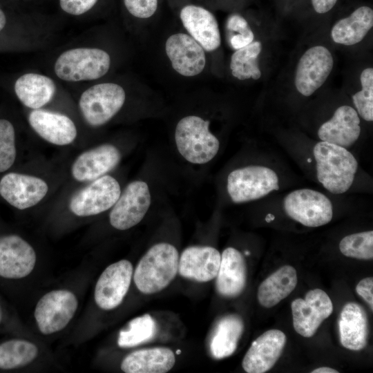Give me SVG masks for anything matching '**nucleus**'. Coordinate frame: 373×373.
<instances>
[{"label":"nucleus","instance_id":"obj_28","mask_svg":"<svg viewBox=\"0 0 373 373\" xmlns=\"http://www.w3.org/2000/svg\"><path fill=\"white\" fill-rule=\"evenodd\" d=\"M298 282L296 270L290 265L280 267L259 286L258 300L260 305L271 308L287 297Z\"/></svg>","mask_w":373,"mask_h":373},{"label":"nucleus","instance_id":"obj_40","mask_svg":"<svg viewBox=\"0 0 373 373\" xmlns=\"http://www.w3.org/2000/svg\"><path fill=\"white\" fill-rule=\"evenodd\" d=\"M337 0H312L314 10L320 14L329 11L336 4Z\"/></svg>","mask_w":373,"mask_h":373},{"label":"nucleus","instance_id":"obj_8","mask_svg":"<svg viewBox=\"0 0 373 373\" xmlns=\"http://www.w3.org/2000/svg\"><path fill=\"white\" fill-rule=\"evenodd\" d=\"M77 306L75 295L68 290L48 292L39 299L35 309L39 331L48 335L63 329L73 317Z\"/></svg>","mask_w":373,"mask_h":373},{"label":"nucleus","instance_id":"obj_39","mask_svg":"<svg viewBox=\"0 0 373 373\" xmlns=\"http://www.w3.org/2000/svg\"><path fill=\"white\" fill-rule=\"evenodd\" d=\"M356 293L363 298L373 309V278L367 277L358 282L356 287Z\"/></svg>","mask_w":373,"mask_h":373},{"label":"nucleus","instance_id":"obj_16","mask_svg":"<svg viewBox=\"0 0 373 373\" xmlns=\"http://www.w3.org/2000/svg\"><path fill=\"white\" fill-rule=\"evenodd\" d=\"M36 263L32 247L17 235L0 236V276L19 279L29 275Z\"/></svg>","mask_w":373,"mask_h":373},{"label":"nucleus","instance_id":"obj_34","mask_svg":"<svg viewBox=\"0 0 373 373\" xmlns=\"http://www.w3.org/2000/svg\"><path fill=\"white\" fill-rule=\"evenodd\" d=\"M361 90L352 96L357 113L366 121L373 120V69H364L360 77Z\"/></svg>","mask_w":373,"mask_h":373},{"label":"nucleus","instance_id":"obj_1","mask_svg":"<svg viewBox=\"0 0 373 373\" xmlns=\"http://www.w3.org/2000/svg\"><path fill=\"white\" fill-rule=\"evenodd\" d=\"M179 254L166 242L152 246L140 260L133 273L137 289L152 294L166 288L175 278L178 270Z\"/></svg>","mask_w":373,"mask_h":373},{"label":"nucleus","instance_id":"obj_36","mask_svg":"<svg viewBox=\"0 0 373 373\" xmlns=\"http://www.w3.org/2000/svg\"><path fill=\"white\" fill-rule=\"evenodd\" d=\"M229 32V41L231 46L236 50L243 48L254 39V34L247 20L238 14L230 15L226 25Z\"/></svg>","mask_w":373,"mask_h":373},{"label":"nucleus","instance_id":"obj_37","mask_svg":"<svg viewBox=\"0 0 373 373\" xmlns=\"http://www.w3.org/2000/svg\"><path fill=\"white\" fill-rule=\"evenodd\" d=\"M124 6L132 17L146 19L153 17L158 9L159 0H122Z\"/></svg>","mask_w":373,"mask_h":373},{"label":"nucleus","instance_id":"obj_19","mask_svg":"<svg viewBox=\"0 0 373 373\" xmlns=\"http://www.w3.org/2000/svg\"><path fill=\"white\" fill-rule=\"evenodd\" d=\"M221 254L210 246H191L186 248L179 257V274L186 279L206 283L216 277Z\"/></svg>","mask_w":373,"mask_h":373},{"label":"nucleus","instance_id":"obj_33","mask_svg":"<svg viewBox=\"0 0 373 373\" xmlns=\"http://www.w3.org/2000/svg\"><path fill=\"white\" fill-rule=\"evenodd\" d=\"M339 249L347 257L372 260L373 258V231H367L348 235L339 243Z\"/></svg>","mask_w":373,"mask_h":373},{"label":"nucleus","instance_id":"obj_25","mask_svg":"<svg viewBox=\"0 0 373 373\" xmlns=\"http://www.w3.org/2000/svg\"><path fill=\"white\" fill-rule=\"evenodd\" d=\"M341 345L350 350L358 351L367 345L368 324L366 313L358 304L347 303L343 307L338 321Z\"/></svg>","mask_w":373,"mask_h":373},{"label":"nucleus","instance_id":"obj_10","mask_svg":"<svg viewBox=\"0 0 373 373\" xmlns=\"http://www.w3.org/2000/svg\"><path fill=\"white\" fill-rule=\"evenodd\" d=\"M151 196L148 184L140 180L129 183L113 206L110 223L115 229L126 230L137 224L151 205Z\"/></svg>","mask_w":373,"mask_h":373},{"label":"nucleus","instance_id":"obj_38","mask_svg":"<svg viewBox=\"0 0 373 373\" xmlns=\"http://www.w3.org/2000/svg\"><path fill=\"white\" fill-rule=\"evenodd\" d=\"M99 0H59L63 12L73 16H80L90 11Z\"/></svg>","mask_w":373,"mask_h":373},{"label":"nucleus","instance_id":"obj_5","mask_svg":"<svg viewBox=\"0 0 373 373\" xmlns=\"http://www.w3.org/2000/svg\"><path fill=\"white\" fill-rule=\"evenodd\" d=\"M227 189L233 202H249L278 190V178L275 171L268 167L247 166L229 174Z\"/></svg>","mask_w":373,"mask_h":373},{"label":"nucleus","instance_id":"obj_7","mask_svg":"<svg viewBox=\"0 0 373 373\" xmlns=\"http://www.w3.org/2000/svg\"><path fill=\"white\" fill-rule=\"evenodd\" d=\"M286 213L302 224L316 227L329 223L333 216V207L323 193L303 189L289 193L284 200Z\"/></svg>","mask_w":373,"mask_h":373},{"label":"nucleus","instance_id":"obj_41","mask_svg":"<svg viewBox=\"0 0 373 373\" xmlns=\"http://www.w3.org/2000/svg\"><path fill=\"white\" fill-rule=\"evenodd\" d=\"M312 373H338V371L328 367H321L311 372Z\"/></svg>","mask_w":373,"mask_h":373},{"label":"nucleus","instance_id":"obj_13","mask_svg":"<svg viewBox=\"0 0 373 373\" xmlns=\"http://www.w3.org/2000/svg\"><path fill=\"white\" fill-rule=\"evenodd\" d=\"M133 275V265L127 260L108 266L95 285L94 297L97 306L104 310L119 306L128 291Z\"/></svg>","mask_w":373,"mask_h":373},{"label":"nucleus","instance_id":"obj_15","mask_svg":"<svg viewBox=\"0 0 373 373\" xmlns=\"http://www.w3.org/2000/svg\"><path fill=\"white\" fill-rule=\"evenodd\" d=\"M48 191L47 183L36 176L11 172L0 180V195L9 204L21 210L38 204Z\"/></svg>","mask_w":373,"mask_h":373},{"label":"nucleus","instance_id":"obj_29","mask_svg":"<svg viewBox=\"0 0 373 373\" xmlns=\"http://www.w3.org/2000/svg\"><path fill=\"white\" fill-rule=\"evenodd\" d=\"M372 26V9L361 6L349 17L336 23L332 29L331 36L337 44L352 46L361 41Z\"/></svg>","mask_w":373,"mask_h":373},{"label":"nucleus","instance_id":"obj_42","mask_svg":"<svg viewBox=\"0 0 373 373\" xmlns=\"http://www.w3.org/2000/svg\"><path fill=\"white\" fill-rule=\"evenodd\" d=\"M7 19L5 12L0 8V31L3 29L6 24Z\"/></svg>","mask_w":373,"mask_h":373},{"label":"nucleus","instance_id":"obj_11","mask_svg":"<svg viewBox=\"0 0 373 373\" xmlns=\"http://www.w3.org/2000/svg\"><path fill=\"white\" fill-rule=\"evenodd\" d=\"M293 326L300 335L309 338L333 312L329 296L321 289L307 291L305 298H298L291 304Z\"/></svg>","mask_w":373,"mask_h":373},{"label":"nucleus","instance_id":"obj_18","mask_svg":"<svg viewBox=\"0 0 373 373\" xmlns=\"http://www.w3.org/2000/svg\"><path fill=\"white\" fill-rule=\"evenodd\" d=\"M280 330L270 329L254 341L245 354L242 365L247 373H264L269 370L280 356L286 343Z\"/></svg>","mask_w":373,"mask_h":373},{"label":"nucleus","instance_id":"obj_24","mask_svg":"<svg viewBox=\"0 0 373 373\" xmlns=\"http://www.w3.org/2000/svg\"><path fill=\"white\" fill-rule=\"evenodd\" d=\"M244 330V323L236 314H229L216 321L208 338V350L215 359L229 357L236 351Z\"/></svg>","mask_w":373,"mask_h":373},{"label":"nucleus","instance_id":"obj_6","mask_svg":"<svg viewBox=\"0 0 373 373\" xmlns=\"http://www.w3.org/2000/svg\"><path fill=\"white\" fill-rule=\"evenodd\" d=\"M126 99L124 88L115 83H102L86 90L79 106L86 122L92 126L104 125L122 108Z\"/></svg>","mask_w":373,"mask_h":373},{"label":"nucleus","instance_id":"obj_32","mask_svg":"<svg viewBox=\"0 0 373 373\" xmlns=\"http://www.w3.org/2000/svg\"><path fill=\"white\" fill-rule=\"evenodd\" d=\"M38 354L35 345L23 339H12L0 344V369L11 370L31 363Z\"/></svg>","mask_w":373,"mask_h":373},{"label":"nucleus","instance_id":"obj_43","mask_svg":"<svg viewBox=\"0 0 373 373\" xmlns=\"http://www.w3.org/2000/svg\"><path fill=\"white\" fill-rule=\"evenodd\" d=\"M0 321H1V312H0Z\"/></svg>","mask_w":373,"mask_h":373},{"label":"nucleus","instance_id":"obj_4","mask_svg":"<svg viewBox=\"0 0 373 373\" xmlns=\"http://www.w3.org/2000/svg\"><path fill=\"white\" fill-rule=\"evenodd\" d=\"M111 57L99 48H78L64 52L55 61V72L67 82L97 79L108 71Z\"/></svg>","mask_w":373,"mask_h":373},{"label":"nucleus","instance_id":"obj_9","mask_svg":"<svg viewBox=\"0 0 373 373\" xmlns=\"http://www.w3.org/2000/svg\"><path fill=\"white\" fill-rule=\"evenodd\" d=\"M120 193L117 180L104 175L77 192L70 200L69 209L79 217L97 215L112 208Z\"/></svg>","mask_w":373,"mask_h":373},{"label":"nucleus","instance_id":"obj_17","mask_svg":"<svg viewBox=\"0 0 373 373\" xmlns=\"http://www.w3.org/2000/svg\"><path fill=\"white\" fill-rule=\"evenodd\" d=\"M179 16L189 35L204 50L211 52L220 47L221 37L218 23L211 11L200 5L189 3L180 9Z\"/></svg>","mask_w":373,"mask_h":373},{"label":"nucleus","instance_id":"obj_26","mask_svg":"<svg viewBox=\"0 0 373 373\" xmlns=\"http://www.w3.org/2000/svg\"><path fill=\"white\" fill-rule=\"evenodd\" d=\"M175 363L174 352L167 347L138 350L128 354L121 363L126 373H165Z\"/></svg>","mask_w":373,"mask_h":373},{"label":"nucleus","instance_id":"obj_31","mask_svg":"<svg viewBox=\"0 0 373 373\" xmlns=\"http://www.w3.org/2000/svg\"><path fill=\"white\" fill-rule=\"evenodd\" d=\"M157 332L155 320L144 314L131 320L119 332L117 345L122 348L133 347L152 340Z\"/></svg>","mask_w":373,"mask_h":373},{"label":"nucleus","instance_id":"obj_27","mask_svg":"<svg viewBox=\"0 0 373 373\" xmlns=\"http://www.w3.org/2000/svg\"><path fill=\"white\" fill-rule=\"evenodd\" d=\"M54 82L45 75L27 73L19 77L15 84V91L26 106L38 109L48 103L54 96Z\"/></svg>","mask_w":373,"mask_h":373},{"label":"nucleus","instance_id":"obj_20","mask_svg":"<svg viewBox=\"0 0 373 373\" xmlns=\"http://www.w3.org/2000/svg\"><path fill=\"white\" fill-rule=\"evenodd\" d=\"M120 159L116 146L104 144L80 154L72 165L71 173L78 182L93 181L113 170Z\"/></svg>","mask_w":373,"mask_h":373},{"label":"nucleus","instance_id":"obj_23","mask_svg":"<svg viewBox=\"0 0 373 373\" xmlns=\"http://www.w3.org/2000/svg\"><path fill=\"white\" fill-rule=\"evenodd\" d=\"M216 278V290L222 296L235 298L243 291L247 281V267L244 256L238 250L228 247L223 251Z\"/></svg>","mask_w":373,"mask_h":373},{"label":"nucleus","instance_id":"obj_21","mask_svg":"<svg viewBox=\"0 0 373 373\" xmlns=\"http://www.w3.org/2000/svg\"><path fill=\"white\" fill-rule=\"evenodd\" d=\"M28 122L41 137L52 144L68 145L77 137L75 124L62 114L35 109L29 114Z\"/></svg>","mask_w":373,"mask_h":373},{"label":"nucleus","instance_id":"obj_12","mask_svg":"<svg viewBox=\"0 0 373 373\" xmlns=\"http://www.w3.org/2000/svg\"><path fill=\"white\" fill-rule=\"evenodd\" d=\"M334 65L330 51L323 46L309 48L300 58L296 71L295 86L303 95H312L326 81Z\"/></svg>","mask_w":373,"mask_h":373},{"label":"nucleus","instance_id":"obj_2","mask_svg":"<svg viewBox=\"0 0 373 373\" xmlns=\"http://www.w3.org/2000/svg\"><path fill=\"white\" fill-rule=\"evenodd\" d=\"M318 181L329 192H346L353 183L358 169L354 155L345 148L321 141L313 150Z\"/></svg>","mask_w":373,"mask_h":373},{"label":"nucleus","instance_id":"obj_30","mask_svg":"<svg viewBox=\"0 0 373 373\" xmlns=\"http://www.w3.org/2000/svg\"><path fill=\"white\" fill-rule=\"evenodd\" d=\"M262 50L260 41H253L250 44L236 50L231 57L230 69L231 75L240 79H258L261 77L258 57Z\"/></svg>","mask_w":373,"mask_h":373},{"label":"nucleus","instance_id":"obj_3","mask_svg":"<svg viewBox=\"0 0 373 373\" xmlns=\"http://www.w3.org/2000/svg\"><path fill=\"white\" fill-rule=\"evenodd\" d=\"M209 121L197 115L182 118L175 127V141L181 155L188 162L202 164L218 153L220 142L209 131Z\"/></svg>","mask_w":373,"mask_h":373},{"label":"nucleus","instance_id":"obj_35","mask_svg":"<svg viewBox=\"0 0 373 373\" xmlns=\"http://www.w3.org/2000/svg\"><path fill=\"white\" fill-rule=\"evenodd\" d=\"M16 156L14 126L8 120L0 119V173L10 169Z\"/></svg>","mask_w":373,"mask_h":373},{"label":"nucleus","instance_id":"obj_14","mask_svg":"<svg viewBox=\"0 0 373 373\" xmlns=\"http://www.w3.org/2000/svg\"><path fill=\"white\" fill-rule=\"evenodd\" d=\"M165 52L173 70L184 77L200 74L206 65L204 48L189 35L178 32L165 42Z\"/></svg>","mask_w":373,"mask_h":373},{"label":"nucleus","instance_id":"obj_22","mask_svg":"<svg viewBox=\"0 0 373 373\" xmlns=\"http://www.w3.org/2000/svg\"><path fill=\"white\" fill-rule=\"evenodd\" d=\"M361 133L360 119L356 111L350 106H341L332 117L323 123L318 131L321 141L342 147L354 144Z\"/></svg>","mask_w":373,"mask_h":373}]
</instances>
